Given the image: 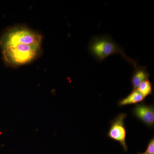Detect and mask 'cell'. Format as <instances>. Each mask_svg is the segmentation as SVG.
<instances>
[{"label": "cell", "mask_w": 154, "mask_h": 154, "mask_svg": "<svg viewBox=\"0 0 154 154\" xmlns=\"http://www.w3.org/2000/svg\"><path fill=\"white\" fill-rule=\"evenodd\" d=\"M42 36L25 25L7 28L0 36V48L7 66L18 67L31 63L42 54Z\"/></svg>", "instance_id": "6da1fadb"}, {"label": "cell", "mask_w": 154, "mask_h": 154, "mask_svg": "<svg viewBox=\"0 0 154 154\" xmlns=\"http://www.w3.org/2000/svg\"><path fill=\"white\" fill-rule=\"evenodd\" d=\"M88 49L89 53L99 61H102L109 56L119 54L134 68L137 66V62L128 57L123 48L107 35L92 37L88 45Z\"/></svg>", "instance_id": "7a4b0ae2"}, {"label": "cell", "mask_w": 154, "mask_h": 154, "mask_svg": "<svg viewBox=\"0 0 154 154\" xmlns=\"http://www.w3.org/2000/svg\"><path fill=\"white\" fill-rule=\"evenodd\" d=\"M127 116L126 113H120L111 120L107 134L109 138L119 143L125 152L128 150L126 141L127 130L125 124Z\"/></svg>", "instance_id": "3957f363"}, {"label": "cell", "mask_w": 154, "mask_h": 154, "mask_svg": "<svg viewBox=\"0 0 154 154\" xmlns=\"http://www.w3.org/2000/svg\"><path fill=\"white\" fill-rule=\"evenodd\" d=\"M132 114L149 128L154 126V106L143 103L137 104L132 109Z\"/></svg>", "instance_id": "277c9868"}, {"label": "cell", "mask_w": 154, "mask_h": 154, "mask_svg": "<svg viewBox=\"0 0 154 154\" xmlns=\"http://www.w3.org/2000/svg\"><path fill=\"white\" fill-rule=\"evenodd\" d=\"M134 68L131 81L132 91L137 90L142 83L146 80L149 79V74L145 67L139 66Z\"/></svg>", "instance_id": "5b68a950"}, {"label": "cell", "mask_w": 154, "mask_h": 154, "mask_svg": "<svg viewBox=\"0 0 154 154\" xmlns=\"http://www.w3.org/2000/svg\"><path fill=\"white\" fill-rule=\"evenodd\" d=\"M145 98L137 90L132 91L130 94L127 97L120 99L118 102V105L119 107H123L126 105H135L139 103H143Z\"/></svg>", "instance_id": "8992f818"}, {"label": "cell", "mask_w": 154, "mask_h": 154, "mask_svg": "<svg viewBox=\"0 0 154 154\" xmlns=\"http://www.w3.org/2000/svg\"><path fill=\"white\" fill-rule=\"evenodd\" d=\"M137 90L146 98L153 94L152 84L149 79L146 80L140 85Z\"/></svg>", "instance_id": "52a82bcc"}, {"label": "cell", "mask_w": 154, "mask_h": 154, "mask_svg": "<svg viewBox=\"0 0 154 154\" xmlns=\"http://www.w3.org/2000/svg\"><path fill=\"white\" fill-rule=\"evenodd\" d=\"M145 154H154V138L153 137L150 140L148 144L146 149Z\"/></svg>", "instance_id": "ba28073f"}, {"label": "cell", "mask_w": 154, "mask_h": 154, "mask_svg": "<svg viewBox=\"0 0 154 154\" xmlns=\"http://www.w3.org/2000/svg\"><path fill=\"white\" fill-rule=\"evenodd\" d=\"M137 154H145L144 153H137Z\"/></svg>", "instance_id": "9c48e42d"}]
</instances>
